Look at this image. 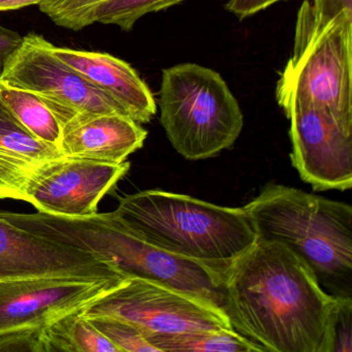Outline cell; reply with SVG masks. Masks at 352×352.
<instances>
[{
  "mask_svg": "<svg viewBox=\"0 0 352 352\" xmlns=\"http://www.w3.org/2000/svg\"><path fill=\"white\" fill-rule=\"evenodd\" d=\"M23 38L18 32L0 25V83L10 57L22 44Z\"/></svg>",
  "mask_w": 352,
  "mask_h": 352,
  "instance_id": "cell-25",
  "label": "cell"
},
{
  "mask_svg": "<svg viewBox=\"0 0 352 352\" xmlns=\"http://www.w3.org/2000/svg\"><path fill=\"white\" fill-rule=\"evenodd\" d=\"M278 104H312L352 133V16L341 14L315 30L311 3L298 10L294 52L276 86Z\"/></svg>",
  "mask_w": 352,
  "mask_h": 352,
  "instance_id": "cell-6",
  "label": "cell"
},
{
  "mask_svg": "<svg viewBox=\"0 0 352 352\" xmlns=\"http://www.w3.org/2000/svg\"><path fill=\"white\" fill-rule=\"evenodd\" d=\"M147 135L126 115L80 114L61 125L58 151L65 157L121 164L143 147Z\"/></svg>",
  "mask_w": 352,
  "mask_h": 352,
  "instance_id": "cell-13",
  "label": "cell"
},
{
  "mask_svg": "<svg viewBox=\"0 0 352 352\" xmlns=\"http://www.w3.org/2000/svg\"><path fill=\"white\" fill-rule=\"evenodd\" d=\"M34 137L0 98V199L26 201V187L50 160L63 157Z\"/></svg>",
  "mask_w": 352,
  "mask_h": 352,
  "instance_id": "cell-15",
  "label": "cell"
},
{
  "mask_svg": "<svg viewBox=\"0 0 352 352\" xmlns=\"http://www.w3.org/2000/svg\"><path fill=\"white\" fill-rule=\"evenodd\" d=\"M54 54L100 91L118 102L139 124L155 116L156 102L151 90L125 61L108 53L54 48Z\"/></svg>",
  "mask_w": 352,
  "mask_h": 352,
  "instance_id": "cell-14",
  "label": "cell"
},
{
  "mask_svg": "<svg viewBox=\"0 0 352 352\" xmlns=\"http://www.w3.org/2000/svg\"><path fill=\"white\" fill-rule=\"evenodd\" d=\"M87 318L113 316L135 324L144 336L234 329L221 309L190 294L140 278H126L81 311Z\"/></svg>",
  "mask_w": 352,
  "mask_h": 352,
  "instance_id": "cell-7",
  "label": "cell"
},
{
  "mask_svg": "<svg viewBox=\"0 0 352 352\" xmlns=\"http://www.w3.org/2000/svg\"><path fill=\"white\" fill-rule=\"evenodd\" d=\"M87 318V317H86ZM120 352H158L133 323L113 316L88 318Z\"/></svg>",
  "mask_w": 352,
  "mask_h": 352,
  "instance_id": "cell-20",
  "label": "cell"
},
{
  "mask_svg": "<svg viewBox=\"0 0 352 352\" xmlns=\"http://www.w3.org/2000/svg\"><path fill=\"white\" fill-rule=\"evenodd\" d=\"M331 352H352L351 296H339L331 319Z\"/></svg>",
  "mask_w": 352,
  "mask_h": 352,
  "instance_id": "cell-22",
  "label": "cell"
},
{
  "mask_svg": "<svg viewBox=\"0 0 352 352\" xmlns=\"http://www.w3.org/2000/svg\"><path fill=\"white\" fill-rule=\"evenodd\" d=\"M104 0H42L41 12L57 26L67 30H83L84 21L90 12Z\"/></svg>",
  "mask_w": 352,
  "mask_h": 352,
  "instance_id": "cell-21",
  "label": "cell"
},
{
  "mask_svg": "<svg viewBox=\"0 0 352 352\" xmlns=\"http://www.w3.org/2000/svg\"><path fill=\"white\" fill-rule=\"evenodd\" d=\"M0 98L36 139L58 150L60 123L38 96L0 83Z\"/></svg>",
  "mask_w": 352,
  "mask_h": 352,
  "instance_id": "cell-18",
  "label": "cell"
},
{
  "mask_svg": "<svg viewBox=\"0 0 352 352\" xmlns=\"http://www.w3.org/2000/svg\"><path fill=\"white\" fill-rule=\"evenodd\" d=\"M158 106L168 141L188 160L214 157L236 143L244 115L223 78L197 63L162 71Z\"/></svg>",
  "mask_w": 352,
  "mask_h": 352,
  "instance_id": "cell-5",
  "label": "cell"
},
{
  "mask_svg": "<svg viewBox=\"0 0 352 352\" xmlns=\"http://www.w3.org/2000/svg\"><path fill=\"white\" fill-rule=\"evenodd\" d=\"M341 14L352 16V0H313L311 3L312 25L315 30H322Z\"/></svg>",
  "mask_w": 352,
  "mask_h": 352,
  "instance_id": "cell-23",
  "label": "cell"
},
{
  "mask_svg": "<svg viewBox=\"0 0 352 352\" xmlns=\"http://www.w3.org/2000/svg\"><path fill=\"white\" fill-rule=\"evenodd\" d=\"M42 0H0V12L16 11L30 6L40 5Z\"/></svg>",
  "mask_w": 352,
  "mask_h": 352,
  "instance_id": "cell-26",
  "label": "cell"
},
{
  "mask_svg": "<svg viewBox=\"0 0 352 352\" xmlns=\"http://www.w3.org/2000/svg\"><path fill=\"white\" fill-rule=\"evenodd\" d=\"M42 348L49 352H120L81 312L65 315L45 327Z\"/></svg>",
  "mask_w": 352,
  "mask_h": 352,
  "instance_id": "cell-16",
  "label": "cell"
},
{
  "mask_svg": "<svg viewBox=\"0 0 352 352\" xmlns=\"http://www.w3.org/2000/svg\"><path fill=\"white\" fill-rule=\"evenodd\" d=\"M224 312L234 331L271 352H331L339 296L277 242L257 240L223 272Z\"/></svg>",
  "mask_w": 352,
  "mask_h": 352,
  "instance_id": "cell-1",
  "label": "cell"
},
{
  "mask_svg": "<svg viewBox=\"0 0 352 352\" xmlns=\"http://www.w3.org/2000/svg\"><path fill=\"white\" fill-rule=\"evenodd\" d=\"M289 119L292 166L315 191L352 187V133L312 104L292 98L279 104Z\"/></svg>",
  "mask_w": 352,
  "mask_h": 352,
  "instance_id": "cell-9",
  "label": "cell"
},
{
  "mask_svg": "<svg viewBox=\"0 0 352 352\" xmlns=\"http://www.w3.org/2000/svg\"><path fill=\"white\" fill-rule=\"evenodd\" d=\"M54 48L40 34L24 36L8 60L1 83L36 94L60 125L80 114L129 116L118 102L63 63L54 54Z\"/></svg>",
  "mask_w": 352,
  "mask_h": 352,
  "instance_id": "cell-8",
  "label": "cell"
},
{
  "mask_svg": "<svg viewBox=\"0 0 352 352\" xmlns=\"http://www.w3.org/2000/svg\"><path fill=\"white\" fill-rule=\"evenodd\" d=\"M187 0H104L84 21V28L94 23L116 25L131 32L144 16L164 11Z\"/></svg>",
  "mask_w": 352,
  "mask_h": 352,
  "instance_id": "cell-19",
  "label": "cell"
},
{
  "mask_svg": "<svg viewBox=\"0 0 352 352\" xmlns=\"http://www.w3.org/2000/svg\"><path fill=\"white\" fill-rule=\"evenodd\" d=\"M146 340L158 352L263 351L254 342L234 329H205L174 335H154Z\"/></svg>",
  "mask_w": 352,
  "mask_h": 352,
  "instance_id": "cell-17",
  "label": "cell"
},
{
  "mask_svg": "<svg viewBox=\"0 0 352 352\" xmlns=\"http://www.w3.org/2000/svg\"><path fill=\"white\" fill-rule=\"evenodd\" d=\"M0 217L45 238L88 251L124 277L162 284L224 311V270L173 254L148 242L113 212L87 217L1 212Z\"/></svg>",
  "mask_w": 352,
  "mask_h": 352,
  "instance_id": "cell-2",
  "label": "cell"
},
{
  "mask_svg": "<svg viewBox=\"0 0 352 352\" xmlns=\"http://www.w3.org/2000/svg\"><path fill=\"white\" fill-rule=\"evenodd\" d=\"M113 213L148 242L218 269L226 270L257 241L243 208L179 193L151 189L127 195Z\"/></svg>",
  "mask_w": 352,
  "mask_h": 352,
  "instance_id": "cell-4",
  "label": "cell"
},
{
  "mask_svg": "<svg viewBox=\"0 0 352 352\" xmlns=\"http://www.w3.org/2000/svg\"><path fill=\"white\" fill-rule=\"evenodd\" d=\"M243 209L257 240L285 245L327 292L351 296V206L270 183Z\"/></svg>",
  "mask_w": 352,
  "mask_h": 352,
  "instance_id": "cell-3",
  "label": "cell"
},
{
  "mask_svg": "<svg viewBox=\"0 0 352 352\" xmlns=\"http://www.w3.org/2000/svg\"><path fill=\"white\" fill-rule=\"evenodd\" d=\"M280 1L283 0H228L226 10L243 20Z\"/></svg>",
  "mask_w": 352,
  "mask_h": 352,
  "instance_id": "cell-24",
  "label": "cell"
},
{
  "mask_svg": "<svg viewBox=\"0 0 352 352\" xmlns=\"http://www.w3.org/2000/svg\"><path fill=\"white\" fill-rule=\"evenodd\" d=\"M125 279L36 278L0 282V335L45 329L65 315L81 312Z\"/></svg>",
  "mask_w": 352,
  "mask_h": 352,
  "instance_id": "cell-10",
  "label": "cell"
},
{
  "mask_svg": "<svg viewBox=\"0 0 352 352\" xmlns=\"http://www.w3.org/2000/svg\"><path fill=\"white\" fill-rule=\"evenodd\" d=\"M131 164L63 157L45 164L26 187V201L38 212L87 217L98 213L102 197L129 172Z\"/></svg>",
  "mask_w": 352,
  "mask_h": 352,
  "instance_id": "cell-11",
  "label": "cell"
},
{
  "mask_svg": "<svg viewBox=\"0 0 352 352\" xmlns=\"http://www.w3.org/2000/svg\"><path fill=\"white\" fill-rule=\"evenodd\" d=\"M36 278H122L88 251L45 238L0 217V282Z\"/></svg>",
  "mask_w": 352,
  "mask_h": 352,
  "instance_id": "cell-12",
  "label": "cell"
}]
</instances>
